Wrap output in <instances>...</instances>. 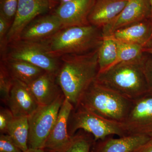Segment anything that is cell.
<instances>
[{"mask_svg": "<svg viewBox=\"0 0 152 152\" xmlns=\"http://www.w3.org/2000/svg\"><path fill=\"white\" fill-rule=\"evenodd\" d=\"M98 49L84 54L66 55L60 58L57 82L74 109L99 73Z\"/></svg>", "mask_w": 152, "mask_h": 152, "instance_id": "6da1fadb", "label": "cell"}, {"mask_svg": "<svg viewBox=\"0 0 152 152\" xmlns=\"http://www.w3.org/2000/svg\"><path fill=\"white\" fill-rule=\"evenodd\" d=\"M145 56V53L137 59L117 63L99 72L96 80L131 100L141 97L149 93L144 71Z\"/></svg>", "mask_w": 152, "mask_h": 152, "instance_id": "7a4b0ae2", "label": "cell"}, {"mask_svg": "<svg viewBox=\"0 0 152 152\" xmlns=\"http://www.w3.org/2000/svg\"><path fill=\"white\" fill-rule=\"evenodd\" d=\"M103 39L101 28L89 24L64 28L44 44L49 54L60 58L69 55H81L99 48Z\"/></svg>", "mask_w": 152, "mask_h": 152, "instance_id": "3957f363", "label": "cell"}, {"mask_svg": "<svg viewBox=\"0 0 152 152\" xmlns=\"http://www.w3.org/2000/svg\"><path fill=\"white\" fill-rule=\"evenodd\" d=\"M132 102L95 80L82 95L77 106L106 119L122 123L127 116Z\"/></svg>", "mask_w": 152, "mask_h": 152, "instance_id": "277c9868", "label": "cell"}, {"mask_svg": "<svg viewBox=\"0 0 152 152\" xmlns=\"http://www.w3.org/2000/svg\"><path fill=\"white\" fill-rule=\"evenodd\" d=\"M68 129L71 137L80 130L84 131L92 135L95 141L103 140L109 136H126L121 123L106 119L80 106L71 112Z\"/></svg>", "mask_w": 152, "mask_h": 152, "instance_id": "5b68a950", "label": "cell"}, {"mask_svg": "<svg viewBox=\"0 0 152 152\" xmlns=\"http://www.w3.org/2000/svg\"><path fill=\"white\" fill-rule=\"evenodd\" d=\"M4 58L22 60L56 75L61 65L60 58L49 54L42 42L18 39L9 43Z\"/></svg>", "mask_w": 152, "mask_h": 152, "instance_id": "8992f818", "label": "cell"}, {"mask_svg": "<svg viewBox=\"0 0 152 152\" xmlns=\"http://www.w3.org/2000/svg\"><path fill=\"white\" fill-rule=\"evenodd\" d=\"M65 99L63 94L48 105L40 106L28 117L29 125L28 148L44 149L47 139L56 121Z\"/></svg>", "mask_w": 152, "mask_h": 152, "instance_id": "52a82bcc", "label": "cell"}, {"mask_svg": "<svg viewBox=\"0 0 152 152\" xmlns=\"http://www.w3.org/2000/svg\"><path fill=\"white\" fill-rule=\"evenodd\" d=\"M125 136L152 137V94L148 93L133 100L126 119L121 123Z\"/></svg>", "mask_w": 152, "mask_h": 152, "instance_id": "ba28073f", "label": "cell"}, {"mask_svg": "<svg viewBox=\"0 0 152 152\" xmlns=\"http://www.w3.org/2000/svg\"><path fill=\"white\" fill-rule=\"evenodd\" d=\"M50 10L48 0H18L16 13L8 34L9 43L18 39L24 29L34 19Z\"/></svg>", "mask_w": 152, "mask_h": 152, "instance_id": "9c48e42d", "label": "cell"}, {"mask_svg": "<svg viewBox=\"0 0 152 152\" xmlns=\"http://www.w3.org/2000/svg\"><path fill=\"white\" fill-rule=\"evenodd\" d=\"M150 0H129L124 8L112 22L102 28L103 36L111 35L117 30L151 18Z\"/></svg>", "mask_w": 152, "mask_h": 152, "instance_id": "30bf717a", "label": "cell"}, {"mask_svg": "<svg viewBox=\"0 0 152 152\" xmlns=\"http://www.w3.org/2000/svg\"><path fill=\"white\" fill-rule=\"evenodd\" d=\"M73 109L72 104L65 99L56 121L44 146L45 152H63L69 145L72 137L68 132V121Z\"/></svg>", "mask_w": 152, "mask_h": 152, "instance_id": "8fae6325", "label": "cell"}, {"mask_svg": "<svg viewBox=\"0 0 152 152\" xmlns=\"http://www.w3.org/2000/svg\"><path fill=\"white\" fill-rule=\"evenodd\" d=\"M95 0H71L60 4L53 13L61 21L63 27L89 25L88 18Z\"/></svg>", "mask_w": 152, "mask_h": 152, "instance_id": "7c38bea8", "label": "cell"}, {"mask_svg": "<svg viewBox=\"0 0 152 152\" xmlns=\"http://www.w3.org/2000/svg\"><path fill=\"white\" fill-rule=\"evenodd\" d=\"M63 28L61 21L53 13L45 14L28 24L21 33L18 39L41 42L51 37Z\"/></svg>", "mask_w": 152, "mask_h": 152, "instance_id": "4fadbf2b", "label": "cell"}, {"mask_svg": "<svg viewBox=\"0 0 152 152\" xmlns=\"http://www.w3.org/2000/svg\"><path fill=\"white\" fill-rule=\"evenodd\" d=\"M7 105L15 118L28 117L40 107L28 85L15 79Z\"/></svg>", "mask_w": 152, "mask_h": 152, "instance_id": "5bb4252c", "label": "cell"}, {"mask_svg": "<svg viewBox=\"0 0 152 152\" xmlns=\"http://www.w3.org/2000/svg\"><path fill=\"white\" fill-rule=\"evenodd\" d=\"M113 136L94 141L91 152H134L151 138L143 135H129L115 138Z\"/></svg>", "mask_w": 152, "mask_h": 152, "instance_id": "9a60e30c", "label": "cell"}, {"mask_svg": "<svg viewBox=\"0 0 152 152\" xmlns=\"http://www.w3.org/2000/svg\"><path fill=\"white\" fill-rule=\"evenodd\" d=\"M40 106L48 105L63 93L54 74L45 72L28 85Z\"/></svg>", "mask_w": 152, "mask_h": 152, "instance_id": "2e32d148", "label": "cell"}, {"mask_svg": "<svg viewBox=\"0 0 152 152\" xmlns=\"http://www.w3.org/2000/svg\"><path fill=\"white\" fill-rule=\"evenodd\" d=\"M129 1L95 0L88 18L89 23L102 28L119 15Z\"/></svg>", "mask_w": 152, "mask_h": 152, "instance_id": "e0dca14e", "label": "cell"}, {"mask_svg": "<svg viewBox=\"0 0 152 152\" xmlns=\"http://www.w3.org/2000/svg\"><path fill=\"white\" fill-rule=\"evenodd\" d=\"M110 36L119 42L145 48L152 43V19H146L117 30Z\"/></svg>", "mask_w": 152, "mask_h": 152, "instance_id": "ac0fdd59", "label": "cell"}, {"mask_svg": "<svg viewBox=\"0 0 152 152\" xmlns=\"http://www.w3.org/2000/svg\"><path fill=\"white\" fill-rule=\"evenodd\" d=\"M14 79L28 85L45 72L32 64L11 58L1 59Z\"/></svg>", "mask_w": 152, "mask_h": 152, "instance_id": "d6986e66", "label": "cell"}, {"mask_svg": "<svg viewBox=\"0 0 152 152\" xmlns=\"http://www.w3.org/2000/svg\"><path fill=\"white\" fill-rule=\"evenodd\" d=\"M118 56V42L112 36L104 37L98 49L99 72L107 69L116 64Z\"/></svg>", "mask_w": 152, "mask_h": 152, "instance_id": "ffe728a7", "label": "cell"}, {"mask_svg": "<svg viewBox=\"0 0 152 152\" xmlns=\"http://www.w3.org/2000/svg\"><path fill=\"white\" fill-rule=\"evenodd\" d=\"M29 133V125L28 117L15 118L9 124L7 130V134L22 151H25L28 149Z\"/></svg>", "mask_w": 152, "mask_h": 152, "instance_id": "44dd1931", "label": "cell"}, {"mask_svg": "<svg viewBox=\"0 0 152 152\" xmlns=\"http://www.w3.org/2000/svg\"><path fill=\"white\" fill-rule=\"evenodd\" d=\"M94 141L91 134L80 130L72 137L69 145L63 152H91Z\"/></svg>", "mask_w": 152, "mask_h": 152, "instance_id": "7402d4cb", "label": "cell"}, {"mask_svg": "<svg viewBox=\"0 0 152 152\" xmlns=\"http://www.w3.org/2000/svg\"><path fill=\"white\" fill-rule=\"evenodd\" d=\"M118 42V56L116 64L121 62L129 61L137 59L142 57L145 54L143 51L144 48L141 46L119 41Z\"/></svg>", "mask_w": 152, "mask_h": 152, "instance_id": "603a6c76", "label": "cell"}, {"mask_svg": "<svg viewBox=\"0 0 152 152\" xmlns=\"http://www.w3.org/2000/svg\"><path fill=\"white\" fill-rule=\"evenodd\" d=\"M14 78L10 73L3 61H0V96L1 100L7 105Z\"/></svg>", "mask_w": 152, "mask_h": 152, "instance_id": "cb8c5ba5", "label": "cell"}, {"mask_svg": "<svg viewBox=\"0 0 152 152\" xmlns=\"http://www.w3.org/2000/svg\"><path fill=\"white\" fill-rule=\"evenodd\" d=\"M18 0H0V16L12 25L16 13Z\"/></svg>", "mask_w": 152, "mask_h": 152, "instance_id": "d4e9b609", "label": "cell"}, {"mask_svg": "<svg viewBox=\"0 0 152 152\" xmlns=\"http://www.w3.org/2000/svg\"><path fill=\"white\" fill-rule=\"evenodd\" d=\"M10 25L6 19L0 16V56L3 59L5 56L9 43L7 36Z\"/></svg>", "mask_w": 152, "mask_h": 152, "instance_id": "484cf974", "label": "cell"}, {"mask_svg": "<svg viewBox=\"0 0 152 152\" xmlns=\"http://www.w3.org/2000/svg\"><path fill=\"white\" fill-rule=\"evenodd\" d=\"M8 134L0 136V152H22Z\"/></svg>", "mask_w": 152, "mask_h": 152, "instance_id": "4316f807", "label": "cell"}, {"mask_svg": "<svg viewBox=\"0 0 152 152\" xmlns=\"http://www.w3.org/2000/svg\"><path fill=\"white\" fill-rule=\"evenodd\" d=\"M15 118L13 114L10 109L1 107L0 110V132L2 134H7L9 124Z\"/></svg>", "mask_w": 152, "mask_h": 152, "instance_id": "83f0119b", "label": "cell"}, {"mask_svg": "<svg viewBox=\"0 0 152 152\" xmlns=\"http://www.w3.org/2000/svg\"><path fill=\"white\" fill-rule=\"evenodd\" d=\"M144 71L148 83L149 92L152 94V56L146 53H145L144 58Z\"/></svg>", "mask_w": 152, "mask_h": 152, "instance_id": "f1b7e54d", "label": "cell"}, {"mask_svg": "<svg viewBox=\"0 0 152 152\" xmlns=\"http://www.w3.org/2000/svg\"><path fill=\"white\" fill-rule=\"evenodd\" d=\"M134 152H152V137Z\"/></svg>", "mask_w": 152, "mask_h": 152, "instance_id": "f546056e", "label": "cell"}, {"mask_svg": "<svg viewBox=\"0 0 152 152\" xmlns=\"http://www.w3.org/2000/svg\"><path fill=\"white\" fill-rule=\"evenodd\" d=\"M50 6L51 10L55 8L59 4V0H48Z\"/></svg>", "mask_w": 152, "mask_h": 152, "instance_id": "4dcf8cb0", "label": "cell"}, {"mask_svg": "<svg viewBox=\"0 0 152 152\" xmlns=\"http://www.w3.org/2000/svg\"><path fill=\"white\" fill-rule=\"evenodd\" d=\"M143 51L144 53L152 56V43L144 48Z\"/></svg>", "mask_w": 152, "mask_h": 152, "instance_id": "1f68e13d", "label": "cell"}, {"mask_svg": "<svg viewBox=\"0 0 152 152\" xmlns=\"http://www.w3.org/2000/svg\"><path fill=\"white\" fill-rule=\"evenodd\" d=\"M22 152H45L44 149H32L28 148L27 151H22Z\"/></svg>", "mask_w": 152, "mask_h": 152, "instance_id": "d6a6232c", "label": "cell"}, {"mask_svg": "<svg viewBox=\"0 0 152 152\" xmlns=\"http://www.w3.org/2000/svg\"><path fill=\"white\" fill-rule=\"evenodd\" d=\"M71 1V0H59V4L68 2L70 1Z\"/></svg>", "mask_w": 152, "mask_h": 152, "instance_id": "836d02e7", "label": "cell"}, {"mask_svg": "<svg viewBox=\"0 0 152 152\" xmlns=\"http://www.w3.org/2000/svg\"><path fill=\"white\" fill-rule=\"evenodd\" d=\"M150 3H151V18H152V0H150Z\"/></svg>", "mask_w": 152, "mask_h": 152, "instance_id": "e575fe53", "label": "cell"}, {"mask_svg": "<svg viewBox=\"0 0 152 152\" xmlns=\"http://www.w3.org/2000/svg\"></svg>", "mask_w": 152, "mask_h": 152, "instance_id": "d590c367", "label": "cell"}]
</instances>
